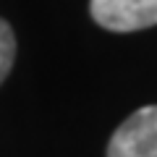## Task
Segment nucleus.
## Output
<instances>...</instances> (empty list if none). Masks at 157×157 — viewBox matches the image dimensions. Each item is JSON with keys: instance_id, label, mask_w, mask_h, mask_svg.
<instances>
[{"instance_id": "f257e3e1", "label": "nucleus", "mask_w": 157, "mask_h": 157, "mask_svg": "<svg viewBox=\"0 0 157 157\" xmlns=\"http://www.w3.org/2000/svg\"><path fill=\"white\" fill-rule=\"evenodd\" d=\"M107 157H157V105L139 107L118 126Z\"/></svg>"}, {"instance_id": "7ed1b4c3", "label": "nucleus", "mask_w": 157, "mask_h": 157, "mask_svg": "<svg viewBox=\"0 0 157 157\" xmlns=\"http://www.w3.org/2000/svg\"><path fill=\"white\" fill-rule=\"evenodd\" d=\"M16 60V34L6 18H0V84L8 78Z\"/></svg>"}, {"instance_id": "f03ea898", "label": "nucleus", "mask_w": 157, "mask_h": 157, "mask_svg": "<svg viewBox=\"0 0 157 157\" xmlns=\"http://www.w3.org/2000/svg\"><path fill=\"white\" fill-rule=\"evenodd\" d=\"M89 13L102 29L118 34L157 26V0H89Z\"/></svg>"}]
</instances>
